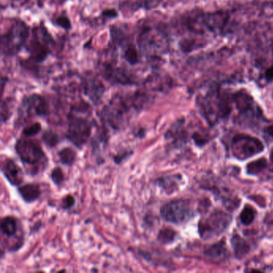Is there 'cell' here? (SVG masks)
<instances>
[{"mask_svg":"<svg viewBox=\"0 0 273 273\" xmlns=\"http://www.w3.org/2000/svg\"><path fill=\"white\" fill-rule=\"evenodd\" d=\"M204 21L205 25L209 28L211 31H215L224 25V23L227 21V17L223 14H213V15H208Z\"/></svg>","mask_w":273,"mask_h":273,"instance_id":"cell-13","label":"cell"},{"mask_svg":"<svg viewBox=\"0 0 273 273\" xmlns=\"http://www.w3.org/2000/svg\"><path fill=\"white\" fill-rule=\"evenodd\" d=\"M266 167H267V161L265 159H261V160H257L248 164L247 171L251 175H257L259 173L264 171Z\"/></svg>","mask_w":273,"mask_h":273,"instance_id":"cell-18","label":"cell"},{"mask_svg":"<svg viewBox=\"0 0 273 273\" xmlns=\"http://www.w3.org/2000/svg\"><path fill=\"white\" fill-rule=\"evenodd\" d=\"M225 252V246L224 243H218L211 246V248H208L206 251V255L210 258L217 259L224 255Z\"/></svg>","mask_w":273,"mask_h":273,"instance_id":"cell-19","label":"cell"},{"mask_svg":"<svg viewBox=\"0 0 273 273\" xmlns=\"http://www.w3.org/2000/svg\"><path fill=\"white\" fill-rule=\"evenodd\" d=\"M161 214L164 221L181 224L191 218L194 212L189 203L183 200H177L164 204L161 208Z\"/></svg>","mask_w":273,"mask_h":273,"instance_id":"cell-5","label":"cell"},{"mask_svg":"<svg viewBox=\"0 0 273 273\" xmlns=\"http://www.w3.org/2000/svg\"><path fill=\"white\" fill-rule=\"evenodd\" d=\"M23 110L24 113L31 116H45L49 112V107L44 97L35 94L24 99L23 101Z\"/></svg>","mask_w":273,"mask_h":273,"instance_id":"cell-9","label":"cell"},{"mask_svg":"<svg viewBox=\"0 0 273 273\" xmlns=\"http://www.w3.org/2000/svg\"><path fill=\"white\" fill-rule=\"evenodd\" d=\"M59 157L62 164L65 165H72L76 159V153L70 148H64L58 153Z\"/></svg>","mask_w":273,"mask_h":273,"instance_id":"cell-15","label":"cell"},{"mask_svg":"<svg viewBox=\"0 0 273 273\" xmlns=\"http://www.w3.org/2000/svg\"><path fill=\"white\" fill-rule=\"evenodd\" d=\"M18 229V223L12 217H4L1 222V230L4 235L7 237H13Z\"/></svg>","mask_w":273,"mask_h":273,"instance_id":"cell-14","label":"cell"},{"mask_svg":"<svg viewBox=\"0 0 273 273\" xmlns=\"http://www.w3.org/2000/svg\"><path fill=\"white\" fill-rule=\"evenodd\" d=\"M43 141L46 145L49 148H54L59 142V136L55 132L51 131H47L43 135Z\"/></svg>","mask_w":273,"mask_h":273,"instance_id":"cell-22","label":"cell"},{"mask_svg":"<svg viewBox=\"0 0 273 273\" xmlns=\"http://www.w3.org/2000/svg\"><path fill=\"white\" fill-rule=\"evenodd\" d=\"M51 180H52L54 184L56 185H61L64 181V172L61 168H55L53 169L51 175Z\"/></svg>","mask_w":273,"mask_h":273,"instance_id":"cell-24","label":"cell"},{"mask_svg":"<svg viewBox=\"0 0 273 273\" xmlns=\"http://www.w3.org/2000/svg\"><path fill=\"white\" fill-rule=\"evenodd\" d=\"M55 25L58 26L60 28H64L65 30L71 29V23L70 21L69 18L66 16V15H61L59 16L58 18L55 20Z\"/></svg>","mask_w":273,"mask_h":273,"instance_id":"cell-25","label":"cell"},{"mask_svg":"<svg viewBox=\"0 0 273 273\" xmlns=\"http://www.w3.org/2000/svg\"><path fill=\"white\" fill-rule=\"evenodd\" d=\"M53 44L52 37L44 27H38L33 30V36L28 50L31 58L35 62L45 61L51 53V46Z\"/></svg>","mask_w":273,"mask_h":273,"instance_id":"cell-2","label":"cell"},{"mask_svg":"<svg viewBox=\"0 0 273 273\" xmlns=\"http://www.w3.org/2000/svg\"><path fill=\"white\" fill-rule=\"evenodd\" d=\"M270 160H271V164H273V150L271 151V155H270Z\"/></svg>","mask_w":273,"mask_h":273,"instance_id":"cell-31","label":"cell"},{"mask_svg":"<svg viewBox=\"0 0 273 273\" xmlns=\"http://www.w3.org/2000/svg\"><path fill=\"white\" fill-rule=\"evenodd\" d=\"M30 36L29 27L22 21H15L1 37V52L12 56L22 50Z\"/></svg>","mask_w":273,"mask_h":273,"instance_id":"cell-1","label":"cell"},{"mask_svg":"<svg viewBox=\"0 0 273 273\" xmlns=\"http://www.w3.org/2000/svg\"><path fill=\"white\" fill-rule=\"evenodd\" d=\"M18 192L24 201L31 203L36 201L41 196V188L38 184H28L18 188Z\"/></svg>","mask_w":273,"mask_h":273,"instance_id":"cell-12","label":"cell"},{"mask_svg":"<svg viewBox=\"0 0 273 273\" xmlns=\"http://www.w3.org/2000/svg\"><path fill=\"white\" fill-rule=\"evenodd\" d=\"M91 128L92 126L88 120L83 117L71 115L68 119L67 136L72 144L79 148H81L89 140Z\"/></svg>","mask_w":273,"mask_h":273,"instance_id":"cell-4","label":"cell"},{"mask_svg":"<svg viewBox=\"0 0 273 273\" xmlns=\"http://www.w3.org/2000/svg\"><path fill=\"white\" fill-rule=\"evenodd\" d=\"M265 78L267 81H273V66H271V68H268L265 72Z\"/></svg>","mask_w":273,"mask_h":273,"instance_id":"cell-29","label":"cell"},{"mask_svg":"<svg viewBox=\"0 0 273 273\" xmlns=\"http://www.w3.org/2000/svg\"><path fill=\"white\" fill-rule=\"evenodd\" d=\"M266 131L268 133V135H271V137H273V125L269 126Z\"/></svg>","mask_w":273,"mask_h":273,"instance_id":"cell-30","label":"cell"},{"mask_svg":"<svg viewBox=\"0 0 273 273\" xmlns=\"http://www.w3.org/2000/svg\"><path fill=\"white\" fill-rule=\"evenodd\" d=\"M11 116V111H10V108L8 104L7 103L3 101L2 108H1V120L2 122L4 123L5 121H8L9 117Z\"/></svg>","mask_w":273,"mask_h":273,"instance_id":"cell-26","label":"cell"},{"mask_svg":"<svg viewBox=\"0 0 273 273\" xmlns=\"http://www.w3.org/2000/svg\"><path fill=\"white\" fill-rule=\"evenodd\" d=\"M175 237V231L170 228H164L159 233L158 240L162 244H167L172 242Z\"/></svg>","mask_w":273,"mask_h":273,"instance_id":"cell-20","label":"cell"},{"mask_svg":"<svg viewBox=\"0 0 273 273\" xmlns=\"http://www.w3.org/2000/svg\"><path fill=\"white\" fill-rule=\"evenodd\" d=\"M15 151L24 164L37 166L47 161L41 144L29 139H21L17 141Z\"/></svg>","mask_w":273,"mask_h":273,"instance_id":"cell-3","label":"cell"},{"mask_svg":"<svg viewBox=\"0 0 273 273\" xmlns=\"http://www.w3.org/2000/svg\"><path fill=\"white\" fill-rule=\"evenodd\" d=\"M1 169L6 179L12 185H20L24 181V174L20 166L11 159H6L1 164Z\"/></svg>","mask_w":273,"mask_h":273,"instance_id":"cell-10","label":"cell"},{"mask_svg":"<svg viewBox=\"0 0 273 273\" xmlns=\"http://www.w3.org/2000/svg\"><path fill=\"white\" fill-rule=\"evenodd\" d=\"M103 16L108 18H115L119 16L118 13L114 9H107L102 12Z\"/></svg>","mask_w":273,"mask_h":273,"instance_id":"cell-28","label":"cell"},{"mask_svg":"<svg viewBox=\"0 0 273 273\" xmlns=\"http://www.w3.org/2000/svg\"><path fill=\"white\" fill-rule=\"evenodd\" d=\"M41 128H42V127H41V124L40 123H34L31 125L24 128L23 134L26 137L34 136V135H37L41 131Z\"/></svg>","mask_w":273,"mask_h":273,"instance_id":"cell-23","label":"cell"},{"mask_svg":"<svg viewBox=\"0 0 273 273\" xmlns=\"http://www.w3.org/2000/svg\"><path fill=\"white\" fill-rule=\"evenodd\" d=\"M75 198L72 196H67L64 199V201H63V208L69 209V208H72L73 206L75 205Z\"/></svg>","mask_w":273,"mask_h":273,"instance_id":"cell-27","label":"cell"},{"mask_svg":"<svg viewBox=\"0 0 273 273\" xmlns=\"http://www.w3.org/2000/svg\"><path fill=\"white\" fill-rule=\"evenodd\" d=\"M255 219V213L252 208L245 207L241 214V223L244 225H250Z\"/></svg>","mask_w":273,"mask_h":273,"instance_id":"cell-21","label":"cell"},{"mask_svg":"<svg viewBox=\"0 0 273 273\" xmlns=\"http://www.w3.org/2000/svg\"><path fill=\"white\" fill-rule=\"evenodd\" d=\"M124 57L130 65H136L140 63L138 50L134 45H129L124 50Z\"/></svg>","mask_w":273,"mask_h":273,"instance_id":"cell-16","label":"cell"},{"mask_svg":"<svg viewBox=\"0 0 273 273\" xmlns=\"http://www.w3.org/2000/svg\"><path fill=\"white\" fill-rule=\"evenodd\" d=\"M233 155L240 160L256 155L264 150V145L258 139L249 135H237L232 141Z\"/></svg>","mask_w":273,"mask_h":273,"instance_id":"cell-6","label":"cell"},{"mask_svg":"<svg viewBox=\"0 0 273 273\" xmlns=\"http://www.w3.org/2000/svg\"><path fill=\"white\" fill-rule=\"evenodd\" d=\"M236 104L239 111L244 116H254L257 112V108H255V103L253 99L248 94L245 92L237 93L235 95Z\"/></svg>","mask_w":273,"mask_h":273,"instance_id":"cell-11","label":"cell"},{"mask_svg":"<svg viewBox=\"0 0 273 273\" xmlns=\"http://www.w3.org/2000/svg\"><path fill=\"white\" fill-rule=\"evenodd\" d=\"M128 106L121 101H113L104 110V115L110 125L115 129H120L124 125L125 117L128 114Z\"/></svg>","mask_w":273,"mask_h":273,"instance_id":"cell-8","label":"cell"},{"mask_svg":"<svg viewBox=\"0 0 273 273\" xmlns=\"http://www.w3.org/2000/svg\"><path fill=\"white\" fill-rule=\"evenodd\" d=\"M233 246L235 248L236 255L238 257H242L245 255L249 250V247L246 244L245 241L238 237H235L232 240Z\"/></svg>","mask_w":273,"mask_h":273,"instance_id":"cell-17","label":"cell"},{"mask_svg":"<svg viewBox=\"0 0 273 273\" xmlns=\"http://www.w3.org/2000/svg\"><path fill=\"white\" fill-rule=\"evenodd\" d=\"M229 217L222 211H217L213 213L206 219L205 221H201L200 224V232L201 237H210L218 236V234L224 231L230 223Z\"/></svg>","mask_w":273,"mask_h":273,"instance_id":"cell-7","label":"cell"}]
</instances>
